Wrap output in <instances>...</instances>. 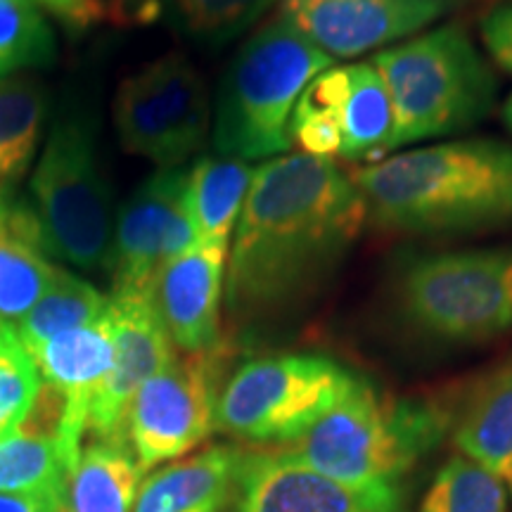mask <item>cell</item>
Masks as SVG:
<instances>
[{"instance_id": "7402d4cb", "label": "cell", "mask_w": 512, "mask_h": 512, "mask_svg": "<svg viewBox=\"0 0 512 512\" xmlns=\"http://www.w3.org/2000/svg\"><path fill=\"white\" fill-rule=\"evenodd\" d=\"M254 171L247 162L221 155H204L190 166L188 202L197 245H230Z\"/></svg>"}, {"instance_id": "3957f363", "label": "cell", "mask_w": 512, "mask_h": 512, "mask_svg": "<svg viewBox=\"0 0 512 512\" xmlns=\"http://www.w3.org/2000/svg\"><path fill=\"white\" fill-rule=\"evenodd\" d=\"M451 430V413L437 399L384 394L363 380L302 437L266 448L344 484L401 486Z\"/></svg>"}, {"instance_id": "30bf717a", "label": "cell", "mask_w": 512, "mask_h": 512, "mask_svg": "<svg viewBox=\"0 0 512 512\" xmlns=\"http://www.w3.org/2000/svg\"><path fill=\"white\" fill-rule=\"evenodd\" d=\"M228 358L226 344L197 354L178 351L169 366L138 389L124 430L145 472L188 456L216 432Z\"/></svg>"}, {"instance_id": "9c48e42d", "label": "cell", "mask_w": 512, "mask_h": 512, "mask_svg": "<svg viewBox=\"0 0 512 512\" xmlns=\"http://www.w3.org/2000/svg\"><path fill=\"white\" fill-rule=\"evenodd\" d=\"M114 126L128 155L176 169L207 143L209 91L200 69L181 53H166L126 76L114 95Z\"/></svg>"}, {"instance_id": "52a82bcc", "label": "cell", "mask_w": 512, "mask_h": 512, "mask_svg": "<svg viewBox=\"0 0 512 512\" xmlns=\"http://www.w3.org/2000/svg\"><path fill=\"white\" fill-rule=\"evenodd\" d=\"M29 195L53 259L83 271L110 266L117 219L98 128L86 112L67 110L57 117L31 174Z\"/></svg>"}, {"instance_id": "1f68e13d", "label": "cell", "mask_w": 512, "mask_h": 512, "mask_svg": "<svg viewBox=\"0 0 512 512\" xmlns=\"http://www.w3.org/2000/svg\"><path fill=\"white\" fill-rule=\"evenodd\" d=\"M36 5L72 31H86L105 17L100 0H36Z\"/></svg>"}, {"instance_id": "e0dca14e", "label": "cell", "mask_w": 512, "mask_h": 512, "mask_svg": "<svg viewBox=\"0 0 512 512\" xmlns=\"http://www.w3.org/2000/svg\"><path fill=\"white\" fill-rule=\"evenodd\" d=\"M64 399L41 382L34 408L15 432L0 439V491L64 498L74 460L62 444Z\"/></svg>"}, {"instance_id": "44dd1931", "label": "cell", "mask_w": 512, "mask_h": 512, "mask_svg": "<svg viewBox=\"0 0 512 512\" xmlns=\"http://www.w3.org/2000/svg\"><path fill=\"white\" fill-rule=\"evenodd\" d=\"M143 479L126 434L88 437L67 477L64 512H133Z\"/></svg>"}, {"instance_id": "7a4b0ae2", "label": "cell", "mask_w": 512, "mask_h": 512, "mask_svg": "<svg viewBox=\"0 0 512 512\" xmlns=\"http://www.w3.org/2000/svg\"><path fill=\"white\" fill-rule=\"evenodd\" d=\"M351 178L368 219L394 233H475L512 223V145L496 138L399 150Z\"/></svg>"}, {"instance_id": "2e32d148", "label": "cell", "mask_w": 512, "mask_h": 512, "mask_svg": "<svg viewBox=\"0 0 512 512\" xmlns=\"http://www.w3.org/2000/svg\"><path fill=\"white\" fill-rule=\"evenodd\" d=\"M41 382L64 399L62 444L67 456L79 458L86 441V422L91 401L114 363V323L107 309L93 323L62 332L29 354Z\"/></svg>"}, {"instance_id": "484cf974", "label": "cell", "mask_w": 512, "mask_h": 512, "mask_svg": "<svg viewBox=\"0 0 512 512\" xmlns=\"http://www.w3.org/2000/svg\"><path fill=\"white\" fill-rule=\"evenodd\" d=\"M347 64L320 72L309 86L292 112L290 133L292 143L302 147V152L323 159H337L342 150V126H339V110H342L344 93H347Z\"/></svg>"}, {"instance_id": "8992f818", "label": "cell", "mask_w": 512, "mask_h": 512, "mask_svg": "<svg viewBox=\"0 0 512 512\" xmlns=\"http://www.w3.org/2000/svg\"><path fill=\"white\" fill-rule=\"evenodd\" d=\"M389 297L401 323L432 342L501 337L512 332V247L401 256Z\"/></svg>"}, {"instance_id": "e575fe53", "label": "cell", "mask_w": 512, "mask_h": 512, "mask_svg": "<svg viewBox=\"0 0 512 512\" xmlns=\"http://www.w3.org/2000/svg\"><path fill=\"white\" fill-rule=\"evenodd\" d=\"M503 121H505V126H508L510 131H512V93H510V98L505 100V105H503Z\"/></svg>"}, {"instance_id": "4316f807", "label": "cell", "mask_w": 512, "mask_h": 512, "mask_svg": "<svg viewBox=\"0 0 512 512\" xmlns=\"http://www.w3.org/2000/svg\"><path fill=\"white\" fill-rule=\"evenodd\" d=\"M508 498L501 479L456 453L439 467L418 512H510Z\"/></svg>"}, {"instance_id": "d6986e66", "label": "cell", "mask_w": 512, "mask_h": 512, "mask_svg": "<svg viewBox=\"0 0 512 512\" xmlns=\"http://www.w3.org/2000/svg\"><path fill=\"white\" fill-rule=\"evenodd\" d=\"M27 200L0 195V320L17 325L34 309L57 268Z\"/></svg>"}, {"instance_id": "8fae6325", "label": "cell", "mask_w": 512, "mask_h": 512, "mask_svg": "<svg viewBox=\"0 0 512 512\" xmlns=\"http://www.w3.org/2000/svg\"><path fill=\"white\" fill-rule=\"evenodd\" d=\"M197 245L188 202V169H159L114 221L110 273L114 292H152L157 273Z\"/></svg>"}, {"instance_id": "ac0fdd59", "label": "cell", "mask_w": 512, "mask_h": 512, "mask_svg": "<svg viewBox=\"0 0 512 512\" xmlns=\"http://www.w3.org/2000/svg\"><path fill=\"white\" fill-rule=\"evenodd\" d=\"M240 451L216 444L157 467L140 484L133 512H223L233 503Z\"/></svg>"}, {"instance_id": "5b68a950", "label": "cell", "mask_w": 512, "mask_h": 512, "mask_svg": "<svg viewBox=\"0 0 512 512\" xmlns=\"http://www.w3.org/2000/svg\"><path fill=\"white\" fill-rule=\"evenodd\" d=\"M335 60L275 17L247 38L223 76L214 114V150L240 162H268L292 147L290 121L304 88Z\"/></svg>"}, {"instance_id": "ba28073f", "label": "cell", "mask_w": 512, "mask_h": 512, "mask_svg": "<svg viewBox=\"0 0 512 512\" xmlns=\"http://www.w3.org/2000/svg\"><path fill=\"white\" fill-rule=\"evenodd\" d=\"M363 377L320 354H273L245 361L223 384L216 432L252 446H283L361 387Z\"/></svg>"}, {"instance_id": "f546056e", "label": "cell", "mask_w": 512, "mask_h": 512, "mask_svg": "<svg viewBox=\"0 0 512 512\" xmlns=\"http://www.w3.org/2000/svg\"><path fill=\"white\" fill-rule=\"evenodd\" d=\"M178 19L190 36L223 43L242 34L275 0H174Z\"/></svg>"}, {"instance_id": "277c9868", "label": "cell", "mask_w": 512, "mask_h": 512, "mask_svg": "<svg viewBox=\"0 0 512 512\" xmlns=\"http://www.w3.org/2000/svg\"><path fill=\"white\" fill-rule=\"evenodd\" d=\"M392 102L389 152L456 136L494 110L498 81L463 24L439 27L370 57Z\"/></svg>"}, {"instance_id": "d6a6232c", "label": "cell", "mask_w": 512, "mask_h": 512, "mask_svg": "<svg viewBox=\"0 0 512 512\" xmlns=\"http://www.w3.org/2000/svg\"><path fill=\"white\" fill-rule=\"evenodd\" d=\"M0 512H64V498L3 494L0 491Z\"/></svg>"}, {"instance_id": "5bb4252c", "label": "cell", "mask_w": 512, "mask_h": 512, "mask_svg": "<svg viewBox=\"0 0 512 512\" xmlns=\"http://www.w3.org/2000/svg\"><path fill=\"white\" fill-rule=\"evenodd\" d=\"M110 313L114 363L91 401L86 439L126 434V413L133 396L178 356L152 292H112Z\"/></svg>"}, {"instance_id": "836d02e7", "label": "cell", "mask_w": 512, "mask_h": 512, "mask_svg": "<svg viewBox=\"0 0 512 512\" xmlns=\"http://www.w3.org/2000/svg\"><path fill=\"white\" fill-rule=\"evenodd\" d=\"M105 12H110L119 22H133V19H147L155 15L159 5L155 0H100Z\"/></svg>"}, {"instance_id": "603a6c76", "label": "cell", "mask_w": 512, "mask_h": 512, "mask_svg": "<svg viewBox=\"0 0 512 512\" xmlns=\"http://www.w3.org/2000/svg\"><path fill=\"white\" fill-rule=\"evenodd\" d=\"M48 114L46 86L29 74L0 81V195L15 192L41 143Z\"/></svg>"}, {"instance_id": "cb8c5ba5", "label": "cell", "mask_w": 512, "mask_h": 512, "mask_svg": "<svg viewBox=\"0 0 512 512\" xmlns=\"http://www.w3.org/2000/svg\"><path fill=\"white\" fill-rule=\"evenodd\" d=\"M347 76V93L339 110V126H342L339 159L366 164L380 162L387 155L394 124L389 93L370 60L347 64Z\"/></svg>"}, {"instance_id": "7c38bea8", "label": "cell", "mask_w": 512, "mask_h": 512, "mask_svg": "<svg viewBox=\"0 0 512 512\" xmlns=\"http://www.w3.org/2000/svg\"><path fill=\"white\" fill-rule=\"evenodd\" d=\"M467 3L470 0H280V17L332 60H351L408 41Z\"/></svg>"}, {"instance_id": "4dcf8cb0", "label": "cell", "mask_w": 512, "mask_h": 512, "mask_svg": "<svg viewBox=\"0 0 512 512\" xmlns=\"http://www.w3.org/2000/svg\"><path fill=\"white\" fill-rule=\"evenodd\" d=\"M484 48L498 67L512 74V3L491 8L479 24Z\"/></svg>"}, {"instance_id": "d4e9b609", "label": "cell", "mask_w": 512, "mask_h": 512, "mask_svg": "<svg viewBox=\"0 0 512 512\" xmlns=\"http://www.w3.org/2000/svg\"><path fill=\"white\" fill-rule=\"evenodd\" d=\"M107 309H110V297H105L98 287L64 268H57L48 290L43 292L34 309L19 320L15 330L19 342L31 354L48 339L105 316Z\"/></svg>"}, {"instance_id": "6da1fadb", "label": "cell", "mask_w": 512, "mask_h": 512, "mask_svg": "<svg viewBox=\"0 0 512 512\" xmlns=\"http://www.w3.org/2000/svg\"><path fill=\"white\" fill-rule=\"evenodd\" d=\"M368 207L335 159L287 152L256 166L228 247L226 306L238 323L294 309L354 249Z\"/></svg>"}, {"instance_id": "ffe728a7", "label": "cell", "mask_w": 512, "mask_h": 512, "mask_svg": "<svg viewBox=\"0 0 512 512\" xmlns=\"http://www.w3.org/2000/svg\"><path fill=\"white\" fill-rule=\"evenodd\" d=\"M451 432L460 456L501 479L512 496V356L477 382Z\"/></svg>"}, {"instance_id": "83f0119b", "label": "cell", "mask_w": 512, "mask_h": 512, "mask_svg": "<svg viewBox=\"0 0 512 512\" xmlns=\"http://www.w3.org/2000/svg\"><path fill=\"white\" fill-rule=\"evenodd\" d=\"M57 57L53 27L36 0H0V81Z\"/></svg>"}, {"instance_id": "9a60e30c", "label": "cell", "mask_w": 512, "mask_h": 512, "mask_svg": "<svg viewBox=\"0 0 512 512\" xmlns=\"http://www.w3.org/2000/svg\"><path fill=\"white\" fill-rule=\"evenodd\" d=\"M230 245H195L162 266L152 285L157 311L183 354L226 344L221 309L226 302Z\"/></svg>"}, {"instance_id": "f1b7e54d", "label": "cell", "mask_w": 512, "mask_h": 512, "mask_svg": "<svg viewBox=\"0 0 512 512\" xmlns=\"http://www.w3.org/2000/svg\"><path fill=\"white\" fill-rule=\"evenodd\" d=\"M41 392L34 358L19 342L15 325L0 320V439L27 420Z\"/></svg>"}, {"instance_id": "4fadbf2b", "label": "cell", "mask_w": 512, "mask_h": 512, "mask_svg": "<svg viewBox=\"0 0 512 512\" xmlns=\"http://www.w3.org/2000/svg\"><path fill=\"white\" fill-rule=\"evenodd\" d=\"M235 512H406L401 486H354L311 470L278 448H242Z\"/></svg>"}]
</instances>
